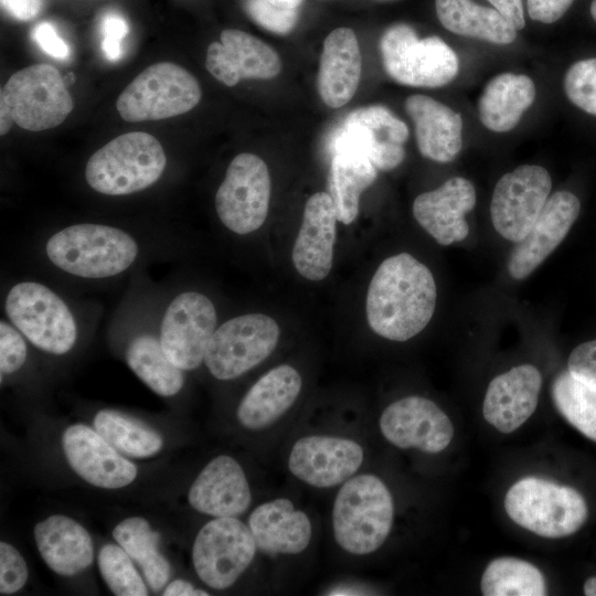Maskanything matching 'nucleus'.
<instances>
[{
  "instance_id": "de8ad7c7",
  "label": "nucleus",
  "mask_w": 596,
  "mask_h": 596,
  "mask_svg": "<svg viewBox=\"0 0 596 596\" xmlns=\"http://www.w3.org/2000/svg\"><path fill=\"white\" fill-rule=\"evenodd\" d=\"M1 7L19 21H30L42 10L43 0H0Z\"/></svg>"
},
{
  "instance_id": "9d476101",
  "label": "nucleus",
  "mask_w": 596,
  "mask_h": 596,
  "mask_svg": "<svg viewBox=\"0 0 596 596\" xmlns=\"http://www.w3.org/2000/svg\"><path fill=\"white\" fill-rule=\"evenodd\" d=\"M279 334L277 322L267 315L232 318L214 331L204 363L217 380L236 379L272 354Z\"/></svg>"
},
{
  "instance_id": "6ab92c4d",
  "label": "nucleus",
  "mask_w": 596,
  "mask_h": 596,
  "mask_svg": "<svg viewBox=\"0 0 596 596\" xmlns=\"http://www.w3.org/2000/svg\"><path fill=\"white\" fill-rule=\"evenodd\" d=\"M221 42H212L206 52V70L226 86L241 79H270L281 70V62L273 47L241 30L226 29Z\"/></svg>"
},
{
  "instance_id": "3c124183",
  "label": "nucleus",
  "mask_w": 596,
  "mask_h": 596,
  "mask_svg": "<svg viewBox=\"0 0 596 596\" xmlns=\"http://www.w3.org/2000/svg\"><path fill=\"white\" fill-rule=\"evenodd\" d=\"M584 594L587 596H596V577H589L584 584Z\"/></svg>"
},
{
  "instance_id": "a878e982",
  "label": "nucleus",
  "mask_w": 596,
  "mask_h": 596,
  "mask_svg": "<svg viewBox=\"0 0 596 596\" xmlns=\"http://www.w3.org/2000/svg\"><path fill=\"white\" fill-rule=\"evenodd\" d=\"M405 110L415 125V136L423 157L436 162H450L462 147L461 115L426 95H411Z\"/></svg>"
},
{
  "instance_id": "c9c22d12",
  "label": "nucleus",
  "mask_w": 596,
  "mask_h": 596,
  "mask_svg": "<svg viewBox=\"0 0 596 596\" xmlns=\"http://www.w3.org/2000/svg\"><path fill=\"white\" fill-rule=\"evenodd\" d=\"M480 588L485 596H543L546 584L533 564L515 557H498L485 570Z\"/></svg>"
},
{
  "instance_id": "f03ea898",
  "label": "nucleus",
  "mask_w": 596,
  "mask_h": 596,
  "mask_svg": "<svg viewBox=\"0 0 596 596\" xmlns=\"http://www.w3.org/2000/svg\"><path fill=\"white\" fill-rule=\"evenodd\" d=\"M394 520V502L375 475L353 476L342 483L332 508L338 545L352 555H368L386 541Z\"/></svg>"
},
{
  "instance_id": "f8f14e48",
  "label": "nucleus",
  "mask_w": 596,
  "mask_h": 596,
  "mask_svg": "<svg viewBox=\"0 0 596 596\" xmlns=\"http://www.w3.org/2000/svg\"><path fill=\"white\" fill-rule=\"evenodd\" d=\"M270 190L265 161L253 153L237 155L215 194V209L221 222L240 235L258 230L268 214Z\"/></svg>"
},
{
  "instance_id": "8fccbe9b",
  "label": "nucleus",
  "mask_w": 596,
  "mask_h": 596,
  "mask_svg": "<svg viewBox=\"0 0 596 596\" xmlns=\"http://www.w3.org/2000/svg\"><path fill=\"white\" fill-rule=\"evenodd\" d=\"M164 596H206L205 590L195 588L191 583L183 579L172 581L162 593Z\"/></svg>"
},
{
  "instance_id": "b1692460",
  "label": "nucleus",
  "mask_w": 596,
  "mask_h": 596,
  "mask_svg": "<svg viewBox=\"0 0 596 596\" xmlns=\"http://www.w3.org/2000/svg\"><path fill=\"white\" fill-rule=\"evenodd\" d=\"M541 386V372L531 364L499 374L491 380L485 395V419L501 433L514 432L534 413Z\"/></svg>"
},
{
  "instance_id": "aec40b11",
  "label": "nucleus",
  "mask_w": 596,
  "mask_h": 596,
  "mask_svg": "<svg viewBox=\"0 0 596 596\" xmlns=\"http://www.w3.org/2000/svg\"><path fill=\"white\" fill-rule=\"evenodd\" d=\"M579 211L581 202L574 193H553L530 232L511 251L509 274L514 279L528 277L565 238Z\"/></svg>"
},
{
  "instance_id": "9b49d317",
  "label": "nucleus",
  "mask_w": 596,
  "mask_h": 596,
  "mask_svg": "<svg viewBox=\"0 0 596 596\" xmlns=\"http://www.w3.org/2000/svg\"><path fill=\"white\" fill-rule=\"evenodd\" d=\"M256 550L248 525L235 517L214 518L198 532L192 562L203 583L222 590L232 586L248 568Z\"/></svg>"
},
{
  "instance_id": "c03bdc74",
  "label": "nucleus",
  "mask_w": 596,
  "mask_h": 596,
  "mask_svg": "<svg viewBox=\"0 0 596 596\" xmlns=\"http://www.w3.org/2000/svg\"><path fill=\"white\" fill-rule=\"evenodd\" d=\"M567 371L596 391V339L577 345L568 356Z\"/></svg>"
},
{
  "instance_id": "e433bc0d",
  "label": "nucleus",
  "mask_w": 596,
  "mask_h": 596,
  "mask_svg": "<svg viewBox=\"0 0 596 596\" xmlns=\"http://www.w3.org/2000/svg\"><path fill=\"white\" fill-rule=\"evenodd\" d=\"M552 397L563 417L596 441V391L565 371L554 380Z\"/></svg>"
},
{
  "instance_id": "412c9836",
  "label": "nucleus",
  "mask_w": 596,
  "mask_h": 596,
  "mask_svg": "<svg viewBox=\"0 0 596 596\" xmlns=\"http://www.w3.org/2000/svg\"><path fill=\"white\" fill-rule=\"evenodd\" d=\"M476 204L472 183L461 177L448 179L439 188L419 194L413 203L417 223L440 245L465 240L469 226L465 215Z\"/></svg>"
},
{
  "instance_id": "2eb2a0df",
  "label": "nucleus",
  "mask_w": 596,
  "mask_h": 596,
  "mask_svg": "<svg viewBox=\"0 0 596 596\" xmlns=\"http://www.w3.org/2000/svg\"><path fill=\"white\" fill-rule=\"evenodd\" d=\"M384 438L401 449L417 448L437 454L454 437V426L447 414L423 396H407L390 404L380 417Z\"/></svg>"
},
{
  "instance_id": "ea45409f",
  "label": "nucleus",
  "mask_w": 596,
  "mask_h": 596,
  "mask_svg": "<svg viewBox=\"0 0 596 596\" xmlns=\"http://www.w3.org/2000/svg\"><path fill=\"white\" fill-rule=\"evenodd\" d=\"M245 7L256 23L277 34L290 32L297 23V8L278 4L270 0H247Z\"/></svg>"
},
{
  "instance_id": "f257e3e1",
  "label": "nucleus",
  "mask_w": 596,
  "mask_h": 596,
  "mask_svg": "<svg viewBox=\"0 0 596 596\" xmlns=\"http://www.w3.org/2000/svg\"><path fill=\"white\" fill-rule=\"evenodd\" d=\"M437 288L429 268L408 253L384 259L366 294V320L379 336L407 341L430 321Z\"/></svg>"
},
{
  "instance_id": "393cba45",
  "label": "nucleus",
  "mask_w": 596,
  "mask_h": 596,
  "mask_svg": "<svg viewBox=\"0 0 596 596\" xmlns=\"http://www.w3.org/2000/svg\"><path fill=\"white\" fill-rule=\"evenodd\" d=\"M247 525L257 549L274 555L299 554L308 547L312 536L308 515L286 498L256 507L249 514Z\"/></svg>"
},
{
  "instance_id": "6e6552de",
  "label": "nucleus",
  "mask_w": 596,
  "mask_h": 596,
  "mask_svg": "<svg viewBox=\"0 0 596 596\" xmlns=\"http://www.w3.org/2000/svg\"><path fill=\"white\" fill-rule=\"evenodd\" d=\"M380 49L386 73L397 83L413 87H440L458 74L454 50L438 36L419 39L407 24L389 28Z\"/></svg>"
},
{
  "instance_id": "423d86ee",
  "label": "nucleus",
  "mask_w": 596,
  "mask_h": 596,
  "mask_svg": "<svg viewBox=\"0 0 596 596\" xmlns=\"http://www.w3.org/2000/svg\"><path fill=\"white\" fill-rule=\"evenodd\" d=\"M504 509L514 523L549 539L572 535L588 514L585 499L574 488L535 477L511 486Z\"/></svg>"
},
{
  "instance_id": "603ef678",
  "label": "nucleus",
  "mask_w": 596,
  "mask_h": 596,
  "mask_svg": "<svg viewBox=\"0 0 596 596\" xmlns=\"http://www.w3.org/2000/svg\"><path fill=\"white\" fill-rule=\"evenodd\" d=\"M360 589L358 588H351V587H338L332 589L329 595H359Z\"/></svg>"
},
{
  "instance_id": "ddd939ff",
  "label": "nucleus",
  "mask_w": 596,
  "mask_h": 596,
  "mask_svg": "<svg viewBox=\"0 0 596 596\" xmlns=\"http://www.w3.org/2000/svg\"><path fill=\"white\" fill-rule=\"evenodd\" d=\"M552 189L550 173L541 166L523 164L502 175L490 203L494 230L518 243L534 225Z\"/></svg>"
},
{
  "instance_id": "58836bf2",
  "label": "nucleus",
  "mask_w": 596,
  "mask_h": 596,
  "mask_svg": "<svg viewBox=\"0 0 596 596\" xmlns=\"http://www.w3.org/2000/svg\"><path fill=\"white\" fill-rule=\"evenodd\" d=\"M563 88L575 107L596 117V57L574 62L565 72Z\"/></svg>"
},
{
  "instance_id": "7c9ffc66",
  "label": "nucleus",
  "mask_w": 596,
  "mask_h": 596,
  "mask_svg": "<svg viewBox=\"0 0 596 596\" xmlns=\"http://www.w3.org/2000/svg\"><path fill=\"white\" fill-rule=\"evenodd\" d=\"M536 89L523 74L502 73L491 78L478 102L481 124L491 131L507 132L533 104Z\"/></svg>"
},
{
  "instance_id": "a19ab883",
  "label": "nucleus",
  "mask_w": 596,
  "mask_h": 596,
  "mask_svg": "<svg viewBox=\"0 0 596 596\" xmlns=\"http://www.w3.org/2000/svg\"><path fill=\"white\" fill-rule=\"evenodd\" d=\"M29 571L22 555L15 547L0 543V594L11 595L20 590L28 581Z\"/></svg>"
},
{
  "instance_id": "c756f323",
  "label": "nucleus",
  "mask_w": 596,
  "mask_h": 596,
  "mask_svg": "<svg viewBox=\"0 0 596 596\" xmlns=\"http://www.w3.org/2000/svg\"><path fill=\"white\" fill-rule=\"evenodd\" d=\"M328 190L338 221L351 224L358 215L360 195L376 179V168L368 156L350 146L332 145Z\"/></svg>"
},
{
  "instance_id": "473e14b6",
  "label": "nucleus",
  "mask_w": 596,
  "mask_h": 596,
  "mask_svg": "<svg viewBox=\"0 0 596 596\" xmlns=\"http://www.w3.org/2000/svg\"><path fill=\"white\" fill-rule=\"evenodd\" d=\"M113 536L139 565L150 588L161 590L170 578L171 566L159 551V533L146 519L131 517L115 526Z\"/></svg>"
},
{
  "instance_id": "4c0bfd02",
  "label": "nucleus",
  "mask_w": 596,
  "mask_h": 596,
  "mask_svg": "<svg viewBox=\"0 0 596 596\" xmlns=\"http://www.w3.org/2000/svg\"><path fill=\"white\" fill-rule=\"evenodd\" d=\"M99 572L109 589L117 596H146L147 587L132 558L118 544H105L98 554Z\"/></svg>"
},
{
  "instance_id": "a18cd8bd",
  "label": "nucleus",
  "mask_w": 596,
  "mask_h": 596,
  "mask_svg": "<svg viewBox=\"0 0 596 596\" xmlns=\"http://www.w3.org/2000/svg\"><path fill=\"white\" fill-rule=\"evenodd\" d=\"M33 41L43 52L56 60H66L70 56L67 43L58 35L50 22H41L32 30Z\"/></svg>"
},
{
  "instance_id": "1a4fd4ad",
  "label": "nucleus",
  "mask_w": 596,
  "mask_h": 596,
  "mask_svg": "<svg viewBox=\"0 0 596 596\" xmlns=\"http://www.w3.org/2000/svg\"><path fill=\"white\" fill-rule=\"evenodd\" d=\"M6 312L17 329L45 352L64 354L75 344L77 328L71 310L42 284L14 285L6 299Z\"/></svg>"
},
{
  "instance_id": "dca6fc26",
  "label": "nucleus",
  "mask_w": 596,
  "mask_h": 596,
  "mask_svg": "<svg viewBox=\"0 0 596 596\" xmlns=\"http://www.w3.org/2000/svg\"><path fill=\"white\" fill-rule=\"evenodd\" d=\"M363 458V448L353 439L308 435L292 445L288 469L297 479L311 487L331 488L353 477Z\"/></svg>"
},
{
  "instance_id": "f3484780",
  "label": "nucleus",
  "mask_w": 596,
  "mask_h": 596,
  "mask_svg": "<svg viewBox=\"0 0 596 596\" xmlns=\"http://www.w3.org/2000/svg\"><path fill=\"white\" fill-rule=\"evenodd\" d=\"M408 128L389 108L371 105L349 114L332 145H344L364 152L375 168L392 170L404 160Z\"/></svg>"
},
{
  "instance_id": "20e7f679",
  "label": "nucleus",
  "mask_w": 596,
  "mask_h": 596,
  "mask_svg": "<svg viewBox=\"0 0 596 596\" xmlns=\"http://www.w3.org/2000/svg\"><path fill=\"white\" fill-rule=\"evenodd\" d=\"M60 269L83 278H107L126 270L138 255L125 231L100 224H76L52 235L45 246Z\"/></svg>"
},
{
  "instance_id": "5fc2aeb1",
  "label": "nucleus",
  "mask_w": 596,
  "mask_h": 596,
  "mask_svg": "<svg viewBox=\"0 0 596 596\" xmlns=\"http://www.w3.org/2000/svg\"><path fill=\"white\" fill-rule=\"evenodd\" d=\"M589 13L594 22L596 23V0H592L589 6Z\"/></svg>"
},
{
  "instance_id": "37998d69",
  "label": "nucleus",
  "mask_w": 596,
  "mask_h": 596,
  "mask_svg": "<svg viewBox=\"0 0 596 596\" xmlns=\"http://www.w3.org/2000/svg\"><path fill=\"white\" fill-rule=\"evenodd\" d=\"M102 51L111 62L118 61L123 55V41L129 32L127 21L119 13L107 12L100 23Z\"/></svg>"
},
{
  "instance_id": "2f4dec72",
  "label": "nucleus",
  "mask_w": 596,
  "mask_h": 596,
  "mask_svg": "<svg viewBox=\"0 0 596 596\" xmlns=\"http://www.w3.org/2000/svg\"><path fill=\"white\" fill-rule=\"evenodd\" d=\"M436 14L449 32L505 45L517 38V29L494 8L472 0H435Z\"/></svg>"
},
{
  "instance_id": "a211bd4d",
  "label": "nucleus",
  "mask_w": 596,
  "mask_h": 596,
  "mask_svg": "<svg viewBox=\"0 0 596 596\" xmlns=\"http://www.w3.org/2000/svg\"><path fill=\"white\" fill-rule=\"evenodd\" d=\"M62 444L72 469L93 486L117 489L130 485L137 477L135 464L87 425L67 427Z\"/></svg>"
},
{
  "instance_id": "c85d7f7f",
  "label": "nucleus",
  "mask_w": 596,
  "mask_h": 596,
  "mask_svg": "<svg viewBox=\"0 0 596 596\" xmlns=\"http://www.w3.org/2000/svg\"><path fill=\"white\" fill-rule=\"evenodd\" d=\"M38 550L55 573L72 576L87 568L94 560L91 535L77 521L54 514L34 528Z\"/></svg>"
},
{
  "instance_id": "7ed1b4c3",
  "label": "nucleus",
  "mask_w": 596,
  "mask_h": 596,
  "mask_svg": "<svg viewBox=\"0 0 596 596\" xmlns=\"http://www.w3.org/2000/svg\"><path fill=\"white\" fill-rule=\"evenodd\" d=\"M74 103L61 73L49 64H33L13 73L0 93V135L13 124L30 131L61 125Z\"/></svg>"
},
{
  "instance_id": "49530a36",
  "label": "nucleus",
  "mask_w": 596,
  "mask_h": 596,
  "mask_svg": "<svg viewBox=\"0 0 596 596\" xmlns=\"http://www.w3.org/2000/svg\"><path fill=\"white\" fill-rule=\"evenodd\" d=\"M574 0H526L529 17L538 22L551 24L558 21Z\"/></svg>"
},
{
  "instance_id": "cd10ccee",
  "label": "nucleus",
  "mask_w": 596,
  "mask_h": 596,
  "mask_svg": "<svg viewBox=\"0 0 596 596\" xmlns=\"http://www.w3.org/2000/svg\"><path fill=\"white\" fill-rule=\"evenodd\" d=\"M361 78V53L354 32L338 28L323 42L318 73V91L332 108L345 105L355 94Z\"/></svg>"
},
{
  "instance_id": "39448f33",
  "label": "nucleus",
  "mask_w": 596,
  "mask_h": 596,
  "mask_svg": "<svg viewBox=\"0 0 596 596\" xmlns=\"http://www.w3.org/2000/svg\"><path fill=\"white\" fill-rule=\"evenodd\" d=\"M167 164L164 150L150 134H123L95 151L85 168L89 187L106 195L139 192L159 180Z\"/></svg>"
},
{
  "instance_id": "4be33fe9",
  "label": "nucleus",
  "mask_w": 596,
  "mask_h": 596,
  "mask_svg": "<svg viewBox=\"0 0 596 596\" xmlns=\"http://www.w3.org/2000/svg\"><path fill=\"white\" fill-rule=\"evenodd\" d=\"M337 221L328 192H317L308 199L291 254L292 264L304 278L318 281L330 273Z\"/></svg>"
},
{
  "instance_id": "72a5a7b5",
  "label": "nucleus",
  "mask_w": 596,
  "mask_h": 596,
  "mask_svg": "<svg viewBox=\"0 0 596 596\" xmlns=\"http://www.w3.org/2000/svg\"><path fill=\"white\" fill-rule=\"evenodd\" d=\"M126 361L134 373L158 395H175L183 386V370L169 360L160 340L150 334H140L131 340Z\"/></svg>"
},
{
  "instance_id": "09e8293b",
  "label": "nucleus",
  "mask_w": 596,
  "mask_h": 596,
  "mask_svg": "<svg viewBox=\"0 0 596 596\" xmlns=\"http://www.w3.org/2000/svg\"><path fill=\"white\" fill-rule=\"evenodd\" d=\"M502 17H504L517 30L525 25L522 0H488Z\"/></svg>"
},
{
  "instance_id": "864d4df0",
  "label": "nucleus",
  "mask_w": 596,
  "mask_h": 596,
  "mask_svg": "<svg viewBox=\"0 0 596 596\" xmlns=\"http://www.w3.org/2000/svg\"><path fill=\"white\" fill-rule=\"evenodd\" d=\"M270 1L278 4L291 7V8H297L301 2V0H270Z\"/></svg>"
},
{
  "instance_id": "4468645a",
  "label": "nucleus",
  "mask_w": 596,
  "mask_h": 596,
  "mask_svg": "<svg viewBox=\"0 0 596 596\" xmlns=\"http://www.w3.org/2000/svg\"><path fill=\"white\" fill-rule=\"evenodd\" d=\"M216 321V310L209 297L196 291L178 295L161 322L159 340L166 355L183 371L198 368L204 362Z\"/></svg>"
},
{
  "instance_id": "79ce46f5",
  "label": "nucleus",
  "mask_w": 596,
  "mask_h": 596,
  "mask_svg": "<svg viewBox=\"0 0 596 596\" xmlns=\"http://www.w3.org/2000/svg\"><path fill=\"white\" fill-rule=\"evenodd\" d=\"M26 344L21 333L9 323H0V371L3 374L17 372L25 362Z\"/></svg>"
},
{
  "instance_id": "5701e85b",
  "label": "nucleus",
  "mask_w": 596,
  "mask_h": 596,
  "mask_svg": "<svg viewBox=\"0 0 596 596\" xmlns=\"http://www.w3.org/2000/svg\"><path fill=\"white\" fill-rule=\"evenodd\" d=\"M190 505L213 518L237 517L252 502V492L242 466L231 456L213 458L198 475L188 493Z\"/></svg>"
},
{
  "instance_id": "0eeeda50",
  "label": "nucleus",
  "mask_w": 596,
  "mask_h": 596,
  "mask_svg": "<svg viewBox=\"0 0 596 596\" xmlns=\"http://www.w3.org/2000/svg\"><path fill=\"white\" fill-rule=\"evenodd\" d=\"M196 78L170 62L152 64L140 72L120 93L116 107L129 123L159 120L193 109L201 99Z\"/></svg>"
},
{
  "instance_id": "bb28decb",
  "label": "nucleus",
  "mask_w": 596,
  "mask_h": 596,
  "mask_svg": "<svg viewBox=\"0 0 596 596\" xmlns=\"http://www.w3.org/2000/svg\"><path fill=\"white\" fill-rule=\"evenodd\" d=\"M301 387V376L291 365L270 369L242 398L236 411L237 421L251 430L272 426L294 405Z\"/></svg>"
},
{
  "instance_id": "f704fd0d",
  "label": "nucleus",
  "mask_w": 596,
  "mask_h": 596,
  "mask_svg": "<svg viewBox=\"0 0 596 596\" xmlns=\"http://www.w3.org/2000/svg\"><path fill=\"white\" fill-rule=\"evenodd\" d=\"M94 427L118 451L129 457H151L163 446V439L156 430L117 411H99L94 417Z\"/></svg>"
}]
</instances>
